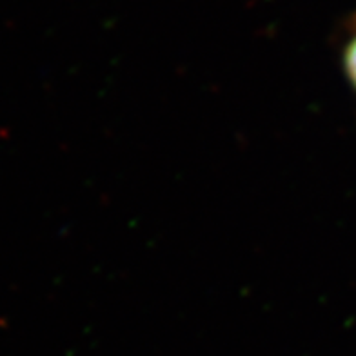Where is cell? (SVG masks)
<instances>
[{
    "label": "cell",
    "mask_w": 356,
    "mask_h": 356,
    "mask_svg": "<svg viewBox=\"0 0 356 356\" xmlns=\"http://www.w3.org/2000/svg\"><path fill=\"white\" fill-rule=\"evenodd\" d=\"M342 62L347 80H349V84H351L356 93V33L347 40L346 47H343Z\"/></svg>",
    "instance_id": "1"
}]
</instances>
